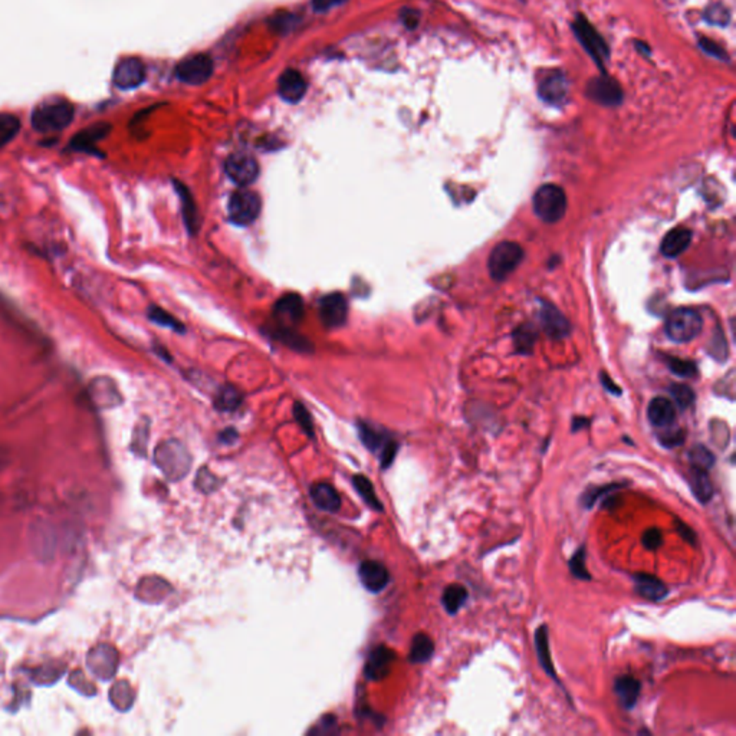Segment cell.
<instances>
[{"mask_svg":"<svg viewBox=\"0 0 736 736\" xmlns=\"http://www.w3.org/2000/svg\"><path fill=\"white\" fill-rule=\"evenodd\" d=\"M75 116V108L63 98H51L36 105L30 116L32 127L42 134L65 130Z\"/></svg>","mask_w":736,"mask_h":736,"instance_id":"obj_1","label":"cell"},{"mask_svg":"<svg viewBox=\"0 0 736 736\" xmlns=\"http://www.w3.org/2000/svg\"><path fill=\"white\" fill-rule=\"evenodd\" d=\"M157 467L170 481H180L192 467V458L183 443L177 440H166L160 443L154 453Z\"/></svg>","mask_w":736,"mask_h":736,"instance_id":"obj_2","label":"cell"},{"mask_svg":"<svg viewBox=\"0 0 736 736\" xmlns=\"http://www.w3.org/2000/svg\"><path fill=\"white\" fill-rule=\"evenodd\" d=\"M534 211L545 223H557L567 211L565 192L557 184H542L532 199Z\"/></svg>","mask_w":736,"mask_h":736,"instance_id":"obj_3","label":"cell"},{"mask_svg":"<svg viewBox=\"0 0 736 736\" xmlns=\"http://www.w3.org/2000/svg\"><path fill=\"white\" fill-rule=\"evenodd\" d=\"M524 249L515 242H501L498 243L488 259V269L491 278L496 282L505 281L515 269L520 266L524 259Z\"/></svg>","mask_w":736,"mask_h":736,"instance_id":"obj_4","label":"cell"},{"mask_svg":"<svg viewBox=\"0 0 736 736\" xmlns=\"http://www.w3.org/2000/svg\"><path fill=\"white\" fill-rule=\"evenodd\" d=\"M704 319L696 309H675L666 321V334L673 343H689L701 334Z\"/></svg>","mask_w":736,"mask_h":736,"instance_id":"obj_5","label":"cell"},{"mask_svg":"<svg viewBox=\"0 0 736 736\" xmlns=\"http://www.w3.org/2000/svg\"><path fill=\"white\" fill-rule=\"evenodd\" d=\"M261 209L262 202L259 195L247 189L236 190L231 196L228 204L229 219L232 220V223L238 226H247L253 223L257 216H259Z\"/></svg>","mask_w":736,"mask_h":736,"instance_id":"obj_6","label":"cell"},{"mask_svg":"<svg viewBox=\"0 0 736 736\" xmlns=\"http://www.w3.org/2000/svg\"><path fill=\"white\" fill-rule=\"evenodd\" d=\"M120 656L111 644H98L88 651L87 666L99 680H111L118 669Z\"/></svg>","mask_w":736,"mask_h":736,"instance_id":"obj_7","label":"cell"},{"mask_svg":"<svg viewBox=\"0 0 736 736\" xmlns=\"http://www.w3.org/2000/svg\"><path fill=\"white\" fill-rule=\"evenodd\" d=\"M572 29H574V33L578 38V41L585 48V51L594 58V61L597 62V65L601 69H604L603 63L608 58V48H607L604 39L600 36V33L584 16H578L574 20Z\"/></svg>","mask_w":736,"mask_h":736,"instance_id":"obj_8","label":"cell"},{"mask_svg":"<svg viewBox=\"0 0 736 736\" xmlns=\"http://www.w3.org/2000/svg\"><path fill=\"white\" fill-rule=\"evenodd\" d=\"M213 73V62L209 55L206 54H196L192 56H188L183 59L177 68H176V75L177 78L190 85H202L204 84Z\"/></svg>","mask_w":736,"mask_h":736,"instance_id":"obj_9","label":"cell"},{"mask_svg":"<svg viewBox=\"0 0 736 736\" xmlns=\"http://www.w3.org/2000/svg\"><path fill=\"white\" fill-rule=\"evenodd\" d=\"M225 171L228 177L240 188H246L254 183L259 176V164L254 157L246 153H235L228 157L225 163Z\"/></svg>","mask_w":736,"mask_h":736,"instance_id":"obj_10","label":"cell"},{"mask_svg":"<svg viewBox=\"0 0 736 736\" xmlns=\"http://www.w3.org/2000/svg\"><path fill=\"white\" fill-rule=\"evenodd\" d=\"M318 312L322 324L326 328H340L347 321L348 302L340 292L328 293V295L319 300Z\"/></svg>","mask_w":736,"mask_h":736,"instance_id":"obj_11","label":"cell"},{"mask_svg":"<svg viewBox=\"0 0 736 736\" xmlns=\"http://www.w3.org/2000/svg\"><path fill=\"white\" fill-rule=\"evenodd\" d=\"M539 321L545 334L552 340H563L571 333L570 321L552 304L541 302Z\"/></svg>","mask_w":736,"mask_h":736,"instance_id":"obj_12","label":"cell"},{"mask_svg":"<svg viewBox=\"0 0 736 736\" xmlns=\"http://www.w3.org/2000/svg\"><path fill=\"white\" fill-rule=\"evenodd\" d=\"M113 80L120 90H134L145 80V66L138 58H125L116 66Z\"/></svg>","mask_w":736,"mask_h":736,"instance_id":"obj_13","label":"cell"},{"mask_svg":"<svg viewBox=\"0 0 736 736\" xmlns=\"http://www.w3.org/2000/svg\"><path fill=\"white\" fill-rule=\"evenodd\" d=\"M109 133H111V124L108 123L99 121L92 125H88L87 128L81 130L72 137L69 142V149L73 152L97 154V142L104 140Z\"/></svg>","mask_w":736,"mask_h":736,"instance_id":"obj_14","label":"cell"},{"mask_svg":"<svg viewBox=\"0 0 736 736\" xmlns=\"http://www.w3.org/2000/svg\"><path fill=\"white\" fill-rule=\"evenodd\" d=\"M274 315L281 326L292 328L300 324L305 315L304 301L297 293H288L274 307Z\"/></svg>","mask_w":736,"mask_h":736,"instance_id":"obj_15","label":"cell"},{"mask_svg":"<svg viewBox=\"0 0 736 736\" xmlns=\"http://www.w3.org/2000/svg\"><path fill=\"white\" fill-rule=\"evenodd\" d=\"M30 545L36 556L41 560H51L56 546V536L54 528L44 521L35 522L30 528Z\"/></svg>","mask_w":736,"mask_h":736,"instance_id":"obj_16","label":"cell"},{"mask_svg":"<svg viewBox=\"0 0 736 736\" xmlns=\"http://www.w3.org/2000/svg\"><path fill=\"white\" fill-rule=\"evenodd\" d=\"M587 95L601 105H618L622 101L620 85L606 75L594 78L588 84Z\"/></svg>","mask_w":736,"mask_h":736,"instance_id":"obj_17","label":"cell"},{"mask_svg":"<svg viewBox=\"0 0 736 736\" xmlns=\"http://www.w3.org/2000/svg\"><path fill=\"white\" fill-rule=\"evenodd\" d=\"M278 92L286 102H300L307 92V81L302 77V73L295 69H286L279 78Z\"/></svg>","mask_w":736,"mask_h":736,"instance_id":"obj_18","label":"cell"},{"mask_svg":"<svg viewBox=\"0 0 736 736\" xmlns=\"http://www.w3.org/2000/svg\"><path fill=\"white\" fill-rule=\"evenodd\" d=\"M358 577L361 584L372 593L383 591L390 581L388 570L377 561L362 563L358 568Z\"/></svg>","mask_w":736,"mask_h":736,"instance_id":"obj_19","label":"cell"},{"mask_svg":"<svg viewBox=\"0 0 736 736\" xmlns=\"http://www.w3.org/2000/svg\"><path fill=\"white\" fill-rule=\"evenodd\" d=\"M393 660H394V653L390 649H387L384 646L376 647L367 658L365 670H364L367 679H370V680L384 679L390 672Z\"/></svg>","mask_w":736,"mask_h":736,"instance_id":"obj_20","label":"cell"},{"mask_svg":"<svg viewBox=\"0 0 736 736\" xmlns=\"http://www.w3.org/2000/svg\"><path fill=\"white\" fill-rule=\"evenodd\" d=\"M647 419L654 427H670L676 420V406L666 397H656L647 407Z\"/></svg>","mask_w":736,"mask_h":736,"instance_id":"obj_21","label":"cell"},{"mask_svg":"<svg viewBox=\"0 0 736 736\" xmlns=\"http://www.w3.org/2000/svg\"><path fill=\"white\" fill-rule=\"evenodd\" d=\"M568 82L560 70L551 72L539 84V97L549 104H560L565 99Z\"/></svg>","mask_w":736,"mask_h":736,"instance_id":"obj_22","label":"cell"},{"mask_svg":"<svg viewBox=\"0 0 736 736\" xmlns=\"http://www.w3.org/2000/svg\"><path fill=\"white\" fill-rule=\"evenodd\" d=\"M636 593L649 601H661L669 596V588L658 578L650 574H634Z\"/></svg>","mask_w":736,"mask_h":736,"instance_id":"obj_23","label":"cell"},{"mask_svg":"<svg viewBox=\"0 0 736 736\" xmlns=\"http://www.w3.org/2000/svg\"><path fill=\"white\" fill-rule=\"evenodd\" d=\"M614 692L618 697V701L624 709H633L639 701V696L642 692V683L633 676L624 675L615 679L614 682Z\"/></svg>","mask_w":736,"mask_h":736,"instance_id":"obj_24","label":"cell"},{"mask_svg":"<svg viewBox=\"0 0 736 736\" xmlns=\"http://www.w3.org/2000/svg\"><path fill=\"white\" fill-rule=\"evenodd\" d=\"M692 232L687 228H675L670 232H668L663 240H661L660 250L663 253V256L673 259V257H677L689 247Z\"/></svg>","mask_w":736,"mask_h":736,"instance_id":"obj_25","label":"cell"},{"mask_svg":"<svg viewBox=\"0 0 736 736\" xmlns=\"http://www.w3.org/2000/svg\"><path fill=\"white\" fill-rule=\"evenodd\" d=\"M176 186V190H177V195L181 200V211H183V219H184V223H186L189 232L192 235H196L199 228H200V217H199V213H197V207H196V203H195V199L190 193V190L184 186V184L181 183H174Z\"/></svg>","mask_w":736,"mask_h":736,"instance_id":"obj_26","label":"cell"},{"mask_svg":"<svg viewBox=\"0 0 736 736\" xmlns=\"http://www.w3.org/2000/svg\"><path fill=\"white\" fill-rule=\"evenodd\" d=\"M534 642H535V650H536L538 660H539V665H541L542 670H544V672H545V673H546L552 680L558 682V676H557V672H556L554 663H552L551 650H549L548 627H546L545 624L539 625V627L535 630Z\"/></svg>","mask_w":736,"mask_h":736,"instance_id":"obj_27","label":"cell"},{"mask_svg":"<svg viewBox=\"0 0 736 736\" xmlns=\"http://www.w3.org/2000/svg\"><path fill=\"white\" fill-rule=\"evenodd\" d=\"M689 479H690V489H692L694 498L704 505L709 503L713 498V484L711 481V476H709L708 470L690 466Z\"/></svg>","mask_w":736,"mask_h":736,"instance_id":"obj_28","label":"cell"},{"mask_svg":"<svg viewBox=\"0 0 736 736\" xmlns=\"http://www.w3.org/2000/svg\"><path fill=\"white\" fill-rule=\"evenodd\" d=\"M311 498L315 506L321 510L336 513L341 508L340 493L329 484H317L311 489Z\"/></svg>","mask_w":736,"mask_h":736,"instance_id":"obj_29","label":"cell"},{"mask_svg":"<svg viewBox=\"0 0 736 736\" xmlns=\"http://www.w3.org/2000/svg\"><path fill=\"white\" fill-rule=\"evenodd\" d=\"M358 430H360L361 441L372 452L380 450V453H381L387 448V445L390 443V441H393V438L387 437L386 431H383V430H380V429H377L376 426H372V424L360 423Z\"/></svg>","mask_w":736,"mask_h":736,"instance_id":"obj_30","label":"cell"},{"mask_svg":"<svg viewBox=\"0 0 736 736\" xmlns=\"http://www.w3.org/2000/svg\"><path fill=\"white\" fill-rule=\"evenodd\" d=\"M243 401L242 393L233 386H223L214 397V407L219 412H236Z\"/></svg>","mask_w":736,"mask_h":736,"instance_id":"obj_31","label":"cell"},{"mask_svg":"<svg viewBox=\"0 0 736 736\" xmlns=\"http://www.w3.org/2000/svg\"><path fill=\"white\" fill-rule=\"evenodd\" d=\"M134 690L131 685L127 680L117 682L111 690H109V701H111L113 706L120 712H127L131 709L134 704Z\"/></svg>","mask_w":736,"mask_h":736,"instance_id":"obj_32","label":"cell"},{"mask_svg":"<svg viewBox=\"0 0 736 736\" xmlns=\"http://www.w3.org/2000/svg\"><path fill=\"white\" fill-rule=\"evenodd\" d=\"M469 599V591L463 585H449L441 596V604H443L448 614L455 615L459 613V610L466 604Z\"/></svg>","mask_w":736,"mask_h":736,"instance_id":"obj_33","label":"cell"},{"mask_svg":"<svg viewBox=\"0 0 736 736\" xmlns=\"http://www.w3.org/2000/svg\"><path fill=\"white\" fill-rule=\"evenodd\" d=\"M433 653H434L433 640L427 634H423V633L416 634L412 642L410 654H409L412 663H416V665L426 663L427 660H430Z\"/></svg>","mask_w":736,"mask_h":736,"instance_id":"obj_34","label":"cell"},{"mask_svg":"<svg viewBox=\"0 0 736 736\" xmlns=\"http://www.w3.org/2000/svg\"><path fill=\"white\" fill-rule=\"evenodd\" d=\"M275 338L281 343H283L285 345L297 350V351H302V352H311L312 351V345L311 343L301 337L300 334H297L295 331H293V328H288V326H278V331L275 333Z\"/></svg>","mask_w":736,"mask_h":736,"instance_id":"obj_35","label":"cell"},{"mask_svg":"<svg viewBox=\"0 0 736 736\" xmlns=\"http://www.w3.org/2000/svg\"><path fill=\"white\" fill-rule=\"evenodd\" d=\"M536 329L531 324H524L515 329L513 333V344L520 354L531 352L535 341H536Z\"/></svg>","mask_w":736,"mask_h":736,"instance_id":"obj_36","label":"cell"},{"mask_svg":"<svg viewBox=\"0 0 736 736\" xmlns=\"http://www.w3.org/2000/svg\"><path fill=\"white\" fill-rule=\"evenodd\" d=\"M352 484H354V488L357 489V492L360 493V496L370 505L373 509L376 510H383L381 508V502L379 501L377 495H376V491H374V486L373 484L367 479L365 476L362 474H357L352 477Z\"/></svg>","mask_w":736,"mask_h":736,"instance_id":"obj_37","label":"cell"},{"mask_svg":"<svg viewBox=\"0 0 736 736\" xmlns=\"http://www.w3.org/2000/svg\"><path fill=\"white\" fill-rule=\"evenodd\" d=\"M20 131V121L16 116L0 113V149L9 144Z\"/></svg>","mask_w":736,"mask_h":736,"instance_id":"obj_38","label":"cell"},{"mask_svg":"<svg viewBox=\"0 0 736 736\" xmlns=\"http://www.w3.org/2000/svg\"><path fill=\"white\" fill-rule=\"evenodd\" d=\"M624 485L621 484H611V485H604V486H591L588 488L579 498V503L584 509H591L597 501L606 495H610L615 491H620Z\"/></svg>","mask_w":736,"mask_h":736,"instance_id":"obj_39","label":"cell"},{"mask_svg":"<svg viewBox=\"0 0 736 736\" xmlns=\"http://www.w3.org/2000/svg\"><path fill=\"white\" fill-rule=\"evenodd\" d=\"M689 462L692 467L709 472L715 465V455L704 445H694L689 452Z\"/></svg>","mask_w":736,"mask_h":736,"instance_id":"obj_40","label":"cell"},{"mask_svg":"<svg viewBox=\"0 0 736 736\" xmlns=\"http://www.w3.org/2000/svg\"><path fill=\"white\" fill-rule=\"evenodd\" d=\"M65 673V669L63 668H59L58 665H47V666H42V668H38L35 669L32 672V676L30 679L39 686H51L54 685L56 680H59V677Z\"/></svg>","mask_w":736,"mask_h":736,"instance_id":"obj_41","label":"cell"},{"mask_svg":"<svg viewBox=\"0 0 736 736\" xmlns=\"http://www.w3.org/2000/svg\"><path fill=\"white\" fill-rule=\"evenodd\" d=\"M585 560H587V549H585L584 545H581V546L574 552V556L571 557L568 567H570V571H571L572 577H575L577 579L590 581V579H591V575H590V572H588V570H587Z\"/></svg>","mask_w":736,"mask_h":736,"instance_id":"obj_42","label":"cell"},{"mask_svg":"<svg viewBox=\"0 0 736 736\" xmlns=\"http://www.w3.org/2000/svg\"><path fill=\"white\" fill-rule=\"evenodd\" d=\"M149 318L154 324H157V325L174 329V331H177V333H184V325L180 321H177L171 314H168L167 311H164L160 307H156V305L150 307L149 308Z\"/></svg>","mask_w":736,"mask_h":736,"instance_id":"obj_43","label":"cell"},{"mask_svg":"<svg viewBox=\"0 0 736 736\" xmlns=\"http://www.w3.org/2000/svg\"><path fill=\"white\" fill-rule=\"evenodd\" d=\"M670 394L680 410L689 409L694 403V391L686 384H672Z\"/></svg>","mask_w":736,"mask_h":736,"instance_id":"obj_44","label":"cell"},{"mask_svg":"<svg viewBox=\"0 0 736 736\" xmlns=\"http://www.w3.org/2000/svg\"><path fill=\"white\" fill-rule=\"evenodd\" d=\"M668 365L676 376L680 377H694L697 374V367L693 361L676 358V357H668Z\"/></svg>","mask_w":736,"mask_h":736,"instance_id":"obj_45","label":"cell"},{"mask_svg":"<svg viewBox=\"0 0 736 736\" xmlns=\"http://www.w3.org/2000/svg\"><path fill=\"white\" fill-rule=\"evenodd\" d=\"M705 19L711 23V25H718V26H726L730 20V12L726 6H723L722 4H713L711 5L706 11H705Z\"/></svg>","mask_w":736,"mask_h":736,"instance_id":"obj_46","label":"cell"},{"mask_svg":"<svg viewBox=\"0 0 736 736\" xmlns=\"http://www.w3.org/2000/svg\"><path fill=\"white\" fill-rule=\"evenodd\" d=\"M666 429L668 430L658 434V440H660L661 446H665L668 449H673V448L682 446L685 443L686 433L683 429H670V427H666Z\"/></svg>","mask_w":736,"mask_h":736,"instance_id":"obj_47","label":"cell"},{"mask_svg":"<svg viewBox=\"0 0 736 736\" xmlns=\"http://www.w3.org/2000/svg\"><path fill=\"white\" fill-rule=\"evenodd\" d=\"M69 685L85 696L95 694V686L87 680L85 675L81 670L72 672V675L69 676Z\"/></svg>","mask_w":736,"mask_h":736,"instance_id":"obj_48","label":"cell"},{"mask_svg":"<svg viewBox=\"0 0 736 736\" xmlns=\"http://www.w3.org/2000/svg\"><path fill=\"white\" fill-rule=\"evenodd\" d=\"M147 440H149V423H140L137 424V429L134 431L133 438V450L142 455L145 452Z\"/></svg>","mask_w":736,"mask_h":736,"instance_id":"obj_49","label":"cell"},{"mask_svg":"<svg viewBox=\"0 0 736 736\" xmlns=\"http://www.w3.org/2000/svg\"><path fill=\"white\" fill-rule=\"evenodd\" d=\"M293 416H295L297 422L301 424L304 431L308 436L312 437L314 436V424H312V419H311V415L308 413L307 407H304L302 404L297 403L295 406H293Z\"/></svg>","mask_w":736,"mask_h":736,"instance_id":"obj_50","label":"cell"},{"mask_svg":"<svg viewBox=\"0 0 736 736\" xmlns=\"http://www.w3.org/2000/svg\"><path fill=\"white\" fill-rule=\"evenodd\" d=\"M643 545L649 551H657L663 545V534L657 528H650L643 534Z\"/></svg>","mask_w":736,"mask_h":736,"instance_id":"obj_51","label":"cell"},{"mask_svg":"<svg viewBox=\"0 0 736 736\" xmlns=\"http://www.w3.org/2000/svg\"><path fill=\"white\" fill-rule=\"evenodd\" d=\"M216 484H217L216 477L207 469H203V470L200 469V472H199V474L196 477V486H197L199 491H202V492H211L214 489Z\"/></svg>","mask_w":736,"mask_h":736,"instance_id":"obj_52","label":"cell"},{"mask_svg":"<svg viewBox=\"0 0 736 736\" xmlns=\"http://www.w3.org/2000/svg\"><path fill=\"white\" fill-rule=\"evenodd\" d=\"M726 350H728V348H726V341H725V338H723V336H722L720 331H718V336H715V337L712 338V348H711L712 352H711V354H712L716 360L722 361V360L726 358V355H728V351H726Z\"/></svg>","mask_w":736,"mask_h":736,"instance_id":"obj_53","label":"cell"},{"mask_svg":"<svg viewBox=\"0 0 736 736\" xmlns=\"http://www.w3.org/2000/svg\"><path fill=\"white\" fill-rule=\"evenodd\" d=\"M699 47H701L706 54L715 56V58H719V59H726L728 55L726 52L716 44L713 42L712 39H708V38H702L701 41H699Z\"/></svg>","mask_w":736,"mask_h":736,"instance_id":"obj_54","label":"cell"},{"mask_svg":"<svg viewBox=\"0 0 736 736\" xmlns=\"http://www.w3.org/2000/svg\"><path fill=\"white\" fill-rule=\"evenodd\" d=\"M347 0H312V9L315 12H326L329 9H334L343 4H345Z\"/></svg>","mask_w":736,"mask_h":736,"instance_id":"obj_55","label":"cell"},{"mask_svg":"<svg viewBox=\"0 0 736 736\" xmlns=\"http://www.w3.org/2000/svg\"><path fill=\"white\" fill-rule=\"evenodd\" d=\"M676 527H677V532H679V535H680L686 542H689V544H692V545L696 544V541H697V535H696V532H694L689 525H686V524L682 522V521H676Z\"/></svg>","mask_w":736,"mask_h":736,"instance_id":"obj_56","label":"cell"},{"mask_svg":"<svg viewBox=\"0 0 736 736\" xmlns=\"http://www.w3.org/2000/svg\"><path fill=\"white\" fill-rule=\"evenodd\" d=\"M401 19L404 22V25H406L407 27L413 29L417 26V22H419V15L416 11H404L403 15H401Z\"/></svg>","mask_w":736,"mask_h":736,"instance_id":"obj_57","label":"cell"},{"mask_svg":"<svg viewBox=\"0 0 736 736\" xmlns=\"http://www.w3.org/2000/svg\"><path fill=\"white\" fill-rule=\"evenodd\" d=\"M601 383H603V386H604V387H606L611 394H614V395H620V394H621V390L615 386V383H614L611 379H608V377L606 376V373L601 374Z\"/></svg>","mask_w":736,"mask_h":736,"instance_id":"obj_58","label":"cell"},{"mask_svg":"<svg viewBox=\"0 0 736 736\" xmlns=\"http://www.w3.org/2000/svg\"><path fill=\"white\" fill-rule=\"evenodd\" d=\"M236 437H238V433L233 429H226L222 434H220V440H222L223 443H233Z\"/></svg>","mask_w":736,"mask_h":736,"instance_id":"obj_59","label":"cell"},{"mask_svg":"<svg viewBox=\"0 0 736 736\" xmlns=\"http://www.w3.org/2000/svg\"><path fill=\"white\" fill-rule=\"evenodd\" d=\"M587 424H588V420L585 417H575L572 420V431H578L579 429L587 427Z\"/></svg>","mask_w":736,"mask_h":736,"instance_id":"obj_60","label":"cell"}]
</instances>
